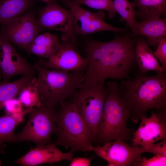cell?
<instances>
[{
  "label": "cell",
  "instance_id": "cell-1",
  "mask_svg": "<svg viewBox=\"0 0 166 166\" xmlns=\"http://www.w3.org/2000/svg\"><path fill=\"white\" fill-rule=\"evenodd\" d=\"M135 42L128 36L117 34L108 42H88L85 49L88 62L82 85L104 84L107 78H128L136 63Z\"/></svg>",
  "mask_w": 166,
  "mask_h": 166
},
{
  "label": "cell",
  "instance_id": "cell-2",
  "mask_svg": "<svg viewBox=\"0 0 166 166\" xmlns=\"http://www.w3.org/2000/svg\"><path fill=\"white\" fill-rule=\"evenodd\" d=\"M166 72L148 75L139 71L133 78L124 80L119 95L129 112V118L137 123L150 109L166 107Z\"/></svg>",
  "mask_w": 166,
  "mask_h": 166
},
{
  "label": "cell",
  "instance_id": "cell-3",
  "mask_svg": "<svg viewBox=\"0 0 166 166\" xmlns=\"http://www.w3.org/2000/svg\"><path fill=\"white\" fill-rule=\"evenodd\" d=\"M119 89L116 82L109 81L107 83L97 136L96 142L101 144L119 139L125 142L131 140L135 131L127 126L129 112L119 95Z\"/></svg>",
  "mask_w": 166,
  "mask_h": 166
},
{
  "label": "cell",
  "instance_id": "cell-4",
  "mask_svg": "<svg viewBox=\"0 0 166 166\" xmlns=\"http://www.w3.org/2000/svg\"><path fill=\"white\" fill-rule=\"evenodd\" d=\"M33 67L38 73L33 79L41 103L50 108L56 109L60 102L70 98L84 80V72L47 69L36 63Z\"/></svg>",
  "mask_w": 166,
  "mask_h": 166
},
{
  "label": "cell",
  "instance_id": "cell-5",
  "mask_svg": "<svg viewBox=\"0 0 166 166\" xmlns=\"http://www.w3.org/2000/svg\"><path fill=\"white\" fill-rule=\"evenodd\" d=\"M55 116L57 139L52 141L57 145L69 148L73 152L93 151L92 136L85 123L72 102L61 101Z\"/></svg>",
  "mask_w": 166,
  "mask_h": 166
},
{
  "label": "cell",
  "instance_id": "cell-6",
  "mask_svg": "<svg viewBox=\"0 0 166 166\" xmlns=\"http://www.w3.org/2000/svg\"><path fill=\"white\" fill-rule=\"evenodd\" d=\"M106 94L104 84L82 86L69 98L96 142L98 125Z\"/></svg>",
  "mask_w": 166,
  "mask_h": 166
},
{
  "label": "cell",
  "instance_id": "cell-7",
  "mask_svg": "<svg viewBox=\"0 0 166 166\" xmlns=\"http://www.w3.org/2000/svg\"><path fill=\"white\" fill-rule=\"evenodd\" d=\"M56 109L42 103L39 107L31 108L28 113V121L22 131L15 134L14 142L31 141L37 146L50 142L52 135L56 129L55 122Z\"/></svg>",
  "mask_w": 166,
  "mask_h": 166
},
{
  "label": "cell",
  "instance_id": "cell-8",
  "mask_svg": "<svg viewBox=\"0 0 166 166\" xmlns=\"http://www.w3.org/2000/svg\"><path fill=\"white\" fill-rule=\"evenodd\" d=\"M37 21L44 29L55 30L63 33L62 39L63 41L74 43L75 33L72 14L70 10L58 4L57 1L47 3L41 10Z\"/></svg>",
  "mask_w": 166,
  "mask_h": 166
},
{
  "label": "cell",
  "instance_id": "cell-9",
  "mask_svg": "<svg viewBox=\"0 0 166 166\" xmlns=\"http://www.w3.org/2000/svg\"><path fill=\"white\" fill-rule=\"evenodd\" d=\"M61 0L72 14L75 34L85 35L103 31L123 33L126 31V28L115 27L105 22L104 20L105 14L102 11L92 13L82 8L72 0Z\"/></svg>",
  "mask_w": 166,
  "mask_h": 166
},
{
  "label": "cell",
  "instance_id": "cell-10",
  "mask_svg": "<svg viewBox=\"0 0 166 166\" xmlns=\"http://www.w3.org/2000/svg\"><path fill=\"white\" fill-rule=\"evenodd\" d=\"M152 112L149 117L141 118L140 126L133 132L132 146H140L149 152L156 142L166 140V107Z\"/></svg>",
  "mask_w": 166,
  "mask_h": 166
},
{
  "label": "cell",
  "instance_id": "cell-11",
  "mask_svg": "<svg viewBox=\"0 0 166 166\" xmlns=\"http://www.w3.org/2000/svg\"><path fill=\"white\" fill-rule=\"evenodd\" d=\"M4 26L3 34L11 43L25 50L44 30L31 11L16 17Z\"/></svg>",
  "mask_w": 166,
  "mask_h": 166
},
{
  "label": "cell",
  "instance_id": "cell-12",
  "mask_svg": "<svg viewBox=\"0 0 166 166\" xmlns=\"http://www.w3.org/2000/svg\"><path fill=\"white\" fill-rule=\"evenodd\" d=\"M93 151L108 162V165L130 166L148 149L140 146H130L121 139L107 142L102 146H94Z\"/></svg>",
  "mask_w": 166,
  "mask_h": 166
},
{
  "label": "cell",
  "instance_id": "cell-13",
  "mask_svg": "<svg viewBox=\"0 0 166 166\" xmlns=\"http://www.w3.org/2000/svg\"><path fill=\"white\" fill-rule=\"evenodd\" d=\"M88 62L76 51L73 44L63 41L52 56L48 59L41 58L36 63L47 69L84 72Z\"/></svg>",
  "mask_w": 166,
  "mask_h": 166
},
{
  "label": "cell",
  "instance_id": "cell-14",
  "mask_svg": "<svg viewBox=\"0 0 166 166\" xmlns=\"http://www.w3.org/2000/svg\"><path fill=\"white\" fill-rule=\"evenodd\" d=\"M32 65L17 51L2 33L0 34V72L3 81L18 75L35 73Z\"/></svg>",
  "mask_w": 166,
  "mask_h": 166
},
{
  "label": "cell",
  "instance_id": "cell-15",
  "mask_svg": "<svg viewBox=\"0 0 166 166\" xmlns=\"http://www.w3.org/2000/svg\"><path fill=\"white\" fill-rule=\"evenodd\" d=\"M57 145L51 141L35 148L31 147L26 153L15 162L22 166H35L45 164H52L64 160L71 161L73 158L72 151L70 150L63 152Z\"/></svg>",
  "mask_w": 166,
  "mask_h": 166
},
{
  "label": "cell",
  "instance_id": "cell-16",
  "mask_svg": "<svg viewBox=\"0 0 166 166\" xmlns=\"http://www.w3.org/2000/svg\"><path fill=\"white\" fill-rule=\"evenodd\" d=\"M166 19L155 18L140 22H136L132 36L142 35L147 38L149 45L156 47L160 41L166 37Z\"/></svg>",
  "mask_w": 166,
  "mask_h": 166
},
{
  "label": "cell",
  "instance_id": "cell-17",
  "mask_svg": "<svg viewBox=\"0 0 166 166\" xmlns=\"http://www.w3.org/2000/svg\"><path fill=\"white\" fill-rule=\"evenodd\" d=\"M134 52L136 63L139 71L144 73L151 71L157 73L165 72L154 56V51L149 47L147 41L143 38L135 42Z\"/></svg>",
  "mask_w": 166,
  "mask_h": 166
},
{
  "label": "cell",
  "instance_id": "cell-18",
  "mask_svg": "<svg viewBox=\"0 0 166 166\" xmlns=\"http://www.w3.org/2000/svg\"><path fill=\"white\" fill-rule=\"evenodd\" d=\"M60 43L57 35L45 33L36 36L25 50L42 58L48 59L56 52Z\"/></svg>",
  "mask_w": 166,
  "mask_h": 166
},
{
  "label": "cell",
  "instance_id": "cell-19",
  "mask_svg": "<svg viewBox=\"0 0 166 166\" xmlns=\"http://www.w3.org/2000/svg\"><path fill=\"white\" fill-rule=\"evenodd\" d=\"M32 108H28L20 113L11 115L6 113L0 116V152H3L5 143L14 142V131L25 116Z\"/></svg>",
  "mask_w": 166,
  "mask_h": 166
},
{
  "label": "cell",
  "instance_id": "cell-20",
  "mask_svg": "<svg viewBox=\"0 0 166 166\" xmlns=\"http://www.w3.org/2000/svg\"><path fill=\"white\" fill-rule=\"evenodd\" d=\"M131 3L143 21L166 15V0H134Z\"/></svg>",
  "mask_w": 166,
  "mask_h": 166
},
{
  "label": "cell",
  "instance_id": "cell-21",
  "mask_svg": "<svg viewBox=\"0 0 166 166\" xmlns=\"http://www.w3.org/2000/svg\"><path fill=\"white\" fill-rule=\"evenodd\" d=\"M33 4L31 0H0V24L4 26Z\"/></svg>",
  "mask_w": 166,
  "mask_h": 166
},
{
  "label": "cell",
  "instance_id": "cell-22",
  "mask_svg": "<svg viewBox=\"0 0 166 166\" xmlns=\"http://www.w3.org/2000/svg\"><path fill=\"white\" fill-rule=\"evenodd\" d=\"M34 74L23 75L13 81L0 83V111L7 101L18 96L21 90L32 82Z\"/></svg>",
  "mask_w": 166,
  "mask_h": 166
},
{
  "label": "cell",
  "instance_id": "cell-23",
  "mask_svg": "<svg viewBox=\"0 0 166 166\" xmlns=\"http://www.w3.org/2000/svg\"><path fill=\"white\" fill-rule=\"evenodd\" d=\"M115 10L121 16L120 21H125L128 25L133 31L135 23L136 11L131 3L128 0H114Z\"/></svg>",
  "mask_w": 166,
  "mask_h": 166
},
{
  "label": "cell",
  "instance_id": "cell-24",
  "mask_svg": "<svg viewBox=\"0 0 166 166\" xmlns=\"http://www.w3.org/2000/svg\"><path fill=\"white\" fill-rule=\"evenodd\" d=\"M34 77L32 82L23 89L18 95V99L23 106L27 108L39 107L42 104L38 89L34 82Z\"/></svg>",
  "mask_w": 166,
  "mask_h": 166
},
{
  "label": "cell",
  "instance_id": "cell-25",
  "mask_svg": "<svg viewBox=\"0 0 166 166\" xmlns=\"http://www.w3.org/2000/svg\"><path fill=\"white\" fill-rule=\"evenodd\" d=\"M73 1L79 5L84 4L92 8L105 10L108 13L109 18H113L117 13L113 0H74Z\"/></svg>",
  "mask_w": 166,
  "mask_h": 166
},
{
  "label": "cell",
  "instance_id": "cell-26",
  "mask_svg": "<svg viewBox=\"0 0 166 166\" xmlns=\"http://www.w3.org/2000/svg\"><path fill=\"white\" fill-rule=\"evenodd\" d=\"M132 164L135 166H166V156L155 155L152 157L147 159L140 156Z\"/></svg>",
  "mask_w": 166,
  "mask_h": 166
},
{
  "label": "cell",
  "instance_id": "cell-27",
  "mask_svg": "<svg viewBox=\"0 0 166 166\" xmlns=\"http://www.w3.org/2000/svg\"><path fill=\"white\" fill-rule=\"evenodd\" d=\"M155 56L161 64L164 71L166 72V38H164L159 42L155 51Z\"/></svg>",
  "mask_w": 166,
  "mask_h": 166
},
{
  "label": "cell",
  "instance_id": "cell-28",
  "mask_svg": "<svg viewBox=\"0 0 166 166\" xmlns=\"http://www.w3.org/2000/svg\"><path fill=\"white\" fill-rule=\"evenodd\" d=\"M23 105L18 99L15 97L10 99L6 103L4 107L6 113L14 115L22 112Z\"/></svg>",
  "mask_w": 166,
  "mask_h": 166
},
{
  "label": "cell",
  "instance_id": "cell-29",
  "mask_svg": "<svg viewBox=\"0 0 166 166\" xmlns=\"http://www.w3.org/2000/svg\"><path fill=\"white\" fill-rule=\"evenodd\" d=\"M149 150V153L166 156V140L154 143Z\"/></svg>",
  "mask_w": 166,
  "mask_h": 166
},
{
  "label": "cell",
  "instance_id": "cell-30",
  "mask_svg": "<svg viewBox=\"0 0 166 166\" xmlns=\"http://www.w3.org/2000/svg\"><path fill=\"white\" fill-rule=\"evenodd\" d=\"M93 158L77 157L73 158L71 161L70 166H89L91 163Z\"/></svg>",
  "mask_w": 166,
  "mask_h": 166
},
{
  "label": "cell",
  "instance_id": "cell-31",
  "mask_svg": "<svg viewBox=\"0 0 166 166\" xmlns=\"http://www.w3.org/2000/svg\"><path fill=\"white\" fill-rule=\"evenodd\" d=\"M48 3L53 2L57 1V0H40Z\"/></svg>",
  "mask_w": 166,
  "mask_h": 166
},
{
  "label": "cell",
  "instance_id": "cell-32",
  "mask_svg": "<svg viewBox=\"0 0 166 166\" xmlns=\"http://www.w3.org/2000/svg\"><path fill=\"white\" fill-rule=\"evenodd\" d=\"M2 77V76L0 72V83L1 82V78Z\"/></svg>",
  "mask_w": 166,
  "mask_h": 166
},
{
  "label": "cell",
  "instance_id": "cell-33",
  "mask_svg": "<svg viewBox=\"0 0 166 166\" xmlns=\"http://www.w3.org/2000/svg\"><path fill=\"white\" fill-rule=\"evenodd\" d=\"M1 161L0 160V165H1Z\"/></svg>",
  "mask_w": 166,
  "mask_h": 166
}]
</instances>
